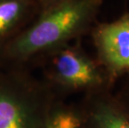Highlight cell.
Masks as SVG:
<instances>
[{
  "instance_id": "obj_8",
  "label": "cell",
  "mask_w": 129,
  "mask_h": 128,
  "mask_svg": "<svg viewBox=\"0 0 129 128\" xmlns=\"http://www.w3.org/2000/svg\"><path fill=\"white\" fill-rule=\"evenodd\" d=\"M122 82L118 91L115 93L118 100L129 111V73L122 77Z\"/></svg>"
},
{
  "instance_id": "obj_3",
  "label": "cell",
  "mask_w": 129,
  "mask_h": 128,
  "mask_svg": "<svg viewBox=\"0 0 129 128\" xmlns=\"http://www.w3.org/2000/svg\"><path fill=\"white\" fill-rule=\"evenodd\" d=\"M48 111L33 89L18 81H0V128H44Z\"/></svg>"
},
{
  "instance_id": "obj_1",
  "label": "cell",
  "mask_w": 129,
  "mask_h": 128,
  "mask_svg": "<svg viewBox=\"0 0 129 128\" xmlns=\"http://www.w3.org/2000/svg\"><path fill=\"white\" fill-rule=\"evenodd\" d=\"M103 0H59L33 25L9 42L7 53L24 59L40 52L63 47L90 29Z\"/></svg>"
},
{
  "instance_id": "obj_7",
  "label": "cell",
  "mask_w": 129,
  "mask_h": 128,
  "mask_svg": "<svg viewBox=\"0 0 129 128\" xmlns=\"http://www.w3.org/2000/svg\"><path fill=\"white\" fill-rule=\"evenodd\" d=\"M81 117L79 109L57 106L48 111L44 128H80Z\"/></svg>"
},
{
  "instance_id": "obj_2",
  "label": "cell",
  "mask_w": 129,
  "mask_h": 128,
  "mask_svg": "<svg viewBox=\"0 0 129 128\" xmlns=\"http://www.w3.org/2000/svg\"><path fill=\"white\" fill-rule=\"evenodd\" d=\"M53 70L55 81L67 91L87 93L112 88L114 85L99 62L78 45L59 48L53 59Z\"/></svg>"
},
{
  "instance_id": "obj_4",
  "label": "cell",
  "mask_w": 129,
  "mask_h": 128,
  "mask_svg": "<svg viewBox=\"0 0 129 128\" xmlns=\"http://www.w3.org/2000/svg\"><path fill=\"white\" fill-rule=\"evenodd\" d=\"M97 61L112 83L129 73V12L92 30Z\"/></svg>"
},
{
  "instance_id": "obj_9",
  "label": "cell",
  "mask_w": 129,
  "mask_h": 128,
  "mask_svg": "<svg viewBox=\"0 0 129 128\" xmlns=\"http://www.w3.org/2000/svg\"><path fill=\"white\" fill-rule=\"evenodd\" d=\"M40 1L44 2V3H47V4H53V3L59 1V0H40Z\"/></svg>"
},
{
  "instance_id": "obj_6",
  "label": "cell",
  "mask_w": 129,
  "mask_h": 128,
  "mask_svg": "<svg viewBox=\"0 0 129 128\" xmlns=\"http://www.w3.org/2000/svg\"><path fill=\"white\" fill-rule=\"evenodd\" d=\"M28 8V0H0V37L20 23Z\"/></svg>"
},
{
  "instance_id": "obj_5",
  "label": "cell",
  "mask_w": 129,
  "mask_h": 128,
  "mask_svg": "<svg viewBox=\"0 0 129 128\" xmlns=\"http://www.w3.org/2000/svg\"><path fill=\"white\" fill-rule=\"evenodd\" d=\"M111 90L87 92L78 107L80 128H129V111Z\"/></svg>"
}]
</instances>
